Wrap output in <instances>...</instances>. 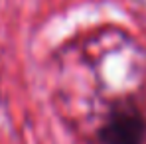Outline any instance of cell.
<instances>
[{
  "label": "cell",
  "instance_id": "cell-1",
  "mask_svg": "<svg viewBox=\"0 0 146 144\" xmlns=\"http://www.w3.org/2000/svg\"><path fill=\"white\" fill-rule=\"evenodd\" d=\"M101 144H144L146 117L134 99L124 97L111 105L103 124L97 130Z\"/></svg>",
  "mask_w": 146,
  "mask_h": 144
}]
</instances>
